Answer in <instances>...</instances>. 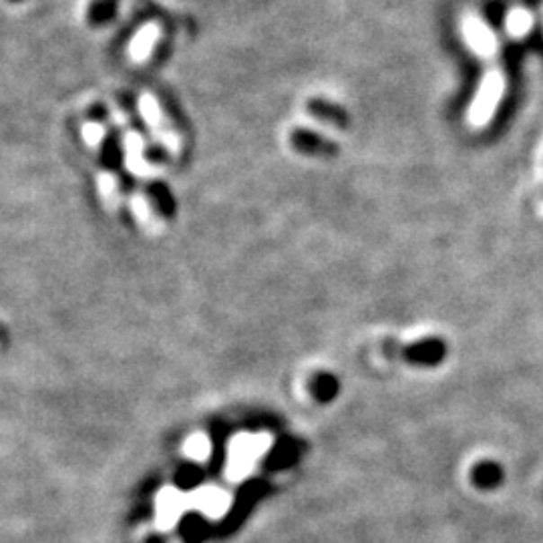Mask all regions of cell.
I'll return each mask as SVG.
<instances>
[{"label":"cell","instance_id":"obj_1","mask_svg":"<svg viewBox=\"0 0 543 543\" xmlns=\"http://www.w3.org/2000/svg\"><path fill=\"white\" fill-rule=\"evenodd\" d=\"M159 24L157 22H147L146 27L135 32V37L129 42V55L135 63H146L151 57L156 42L159 39Z\"/></svg>","mask_w":543,"mask_h":543},{"label":"cell","instance_id":"obj_2","mask_svg":"<svg viewBox=\"0 0 543 543\" xmlns=\"http://www.w3.org/2000/svg\"><path fill=\"white\" fill-rule=\"evenodd\" d=\"M139 107H141V113L146 115V119L149 121V125L154 127V129L164 138L165 141H175V138H172V131L167 129V123H165V117L164 113H161V109L157 105V101L151 97V95H143L139 99Z\"/></svg>","mask_w":543,"mask_h":543},{"label":"cell","instance_id":"obj_3","mask_svg":"<svg viewBox=\"0 0 543 543\" xmlns=\"http://www.w3.org/2000/svg\"><path fill=\"white\" fill-rule=\"evenodd\" d=\"M445 354V346L441 341H425L419 344H413L409 351V361L419 364H435Z\"/></svg>","mask_w":543,"mask_h":543},{"label":"cell","instance_id":"obj_4","mask_svg":"<svg viewBox=\"0 0 543 543\" xmlns=\"http://www.w3.org/2000/svg\"><path fill=\"white\" fill-rule=\"evenodd\" d=\"M310 109L318 117L325 119L326 123H333L336 127H346V125H349V117H346V113L338 105L326 103V101H314V103L310 105Z\"/></svg>","mask_w":543,"mask_h":543},{"label":"cell","instance_id":"obj_5","mask_svg":"<svg viewBox=\"0 0 543 543\" xmlns=\"http://www.w3.org/2000/svg\"><path fill=\"white\" fill-rule=\"evenodd\" d=\"M499 479V469L497 465H491V463H485L481 465L477 469V481L481 483V485H494V483Z\"/></svg>","mask_w":543,"mask_h":543}]
</instances>
